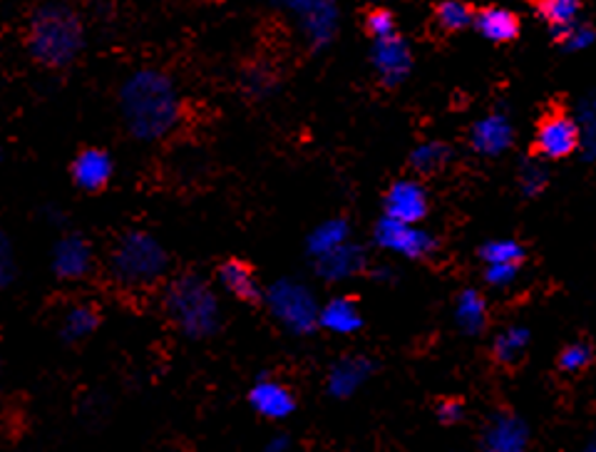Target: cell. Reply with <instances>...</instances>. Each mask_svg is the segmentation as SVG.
Listing matches in <instances>:
<instances>
[{
    "label": "cell",
    "instance_id": "cell-27",
    "mask_svg": "<svg viewBox=\"0 0 596 452\" xmlns=\"http://www.w3.org/2000/svg\"><path fill=\"white\" fill-rule=\"evenodd\" d=\"M435 17H438L440 28L451 30V33L465 30L468 25L474 23L472 8L468 3H462V0H443V3L438 5Z\"/></svg>",
    "mask_w": 596,
    "mask_h": 452
},
{
    "label": "cell",
    "instance_id": "cell-16",
    "mask_svg": "<svg viewBox=\"0 0 596 452\" xmlns=\"http://www.w3.org/2000/svg\"><path fill=\"white\" fill-rule=\"evenodd\" d=\"M75 185L85 191H100L112 179V160L105 150H83L73 162Z\"/></svg>",
    "mask_w": 596,
    "mask_h": 452
},
{
    "label": "cell",
    "instance_id": "cell-14",
    "mask_svg": "<svg viewBox=\"0 0 596 452\" xmlns=\"http://www.w3.org/2000/svg\"><path fill=\"white\" fill-rule=\"evenodd\" d=\"M249 403H252L254 411L258 415L269 417V420H283L289 417L293 411H296V400H293V393L281 386L279 380H256V386L249 393Z\"/></svg>",
    "mask_w": 596,
    "mask_h": 452
},
{
    "label": "cell",
    "instance_id": "cell-33",
    "mask_svg": "<svg viewBox=\"0 0 596 452\" xmlns=\"http://www.w3.org/2000/svg\"><path fill=\"white\" fill-rule=\"evenodd\" d=\"M592 363V348L586 343L567 346L559 355V368L565 373H579Z\"/></svg>",
    "mask_w": 596,
    "mask_h": 452
},
{
    "label": "cell",
    "instance_id": "cell-5",
    "mask_svg": "<svg viewBox=\"0 0 596 452\" xmlns=\"http://www.w3.org/2000/svg\"><path fill=\"white\" fill-rule=\"evenodd\" d=\"M266 306L274 313L279 324L296 336H306L316 326H321V311L318 303L304 284L296 281H276L269 291L264 293Z\"/></svg>",
    "mask_w": 596,
    "mask_h": 452
},
{
    "label": "cell",
    "instance_id": "cell-7",
    "mask_svg": "<svg viewBox=\"0 0 596 452\" xmlns=\"http://www.w3.org/2000/svg\"><path fill=\"white\" fill-rule=\"evenodd\" d=\"M534 147L544 160H565L582 147V133H579L576 117H569L565 112L547 115L537 127Z\"/></svg>",
    "mask_w": 596,
    "mask_h": 452
},
{
    "label": "cell",
    "instance_id": "cell-26",
    "mask_svg": "<svg viewBox=\"0 0 596 452\" xmlns=\"http://www.w3.org/2000/svg\"><path fill=\"white\" fill-rule=\"evenodd\" d=\"M579 11H582V0H540V13L551 25V30L574 25Z\"/></svg>",
    "mask_w": 596,
    "mask_h": 452
},
{
    "label": "cell",
    "instance_id": "cell-28",
    "mask_svg": "<svg viewBox=\"0 0 596 452\" xmlns=\"http://www.w3.org/2000/svg\"><path fill=\"white\" fill-rule=\"evenodd\" d=\"M480 256L485 264H522L524 249L515 239H495L480 249Z\"/></svg>",
    "mask_w": 596,
    "mask_h": 452
},
{
    "label": "cell",
    "instance_id": "cell-32",
    "mask_svg": "<svg viewBox=\"0 0 596 452\" xmlns=\"http://www.w3.org/2000/svg\"><path fill=\"white\" fill-rule=\"evenodd\" d=\"M549 174L540 162H524L520 170V187L527 197H537L540 191L547 187Z\"/></svg>",
    "mask_w": 596,
    "mask_h": 452
},
{
    "label": "cell",
    "instance_id": "cell-4",
    "mask_svg": "<svg viewBox=\"0 0 596 452\" xmlns=\"http://www.w3.org/2000/svg\"><path fill=\"white\" fill-rule=\"evenodd\" d=\"M164 268H167V251L144 231H127L112 249L110 272L123 286H132V289L150 286L162 278Z\"/></svg>",
    "mask_w": 596,
    "mask_h": 452
},
{
    "label": "cell",
    "instance_id": "cell-29",
    "mask_svg": "<svg viewBox=\"0 0 596 452\" xmlns=\"http://www.w3.org/2000/svg\"><path fill=\"white\" fill-rule=\"evenodd\" d=\"M579 133H582V150L589 160H596V95L582 100L576 110Z\"/></svg>",
    "mask_w": 596,
    "mask_h": 452
},
{
    "label": "cell",
    "instance_id": "cell-22",
    "mask_svg": "<svg viewBox=\"0 0 596 452\" xmlns=\"http://www.w3.org/2000/svg\"><path fill=\"white\" fill-rule=\"evenodd\" d=\"M527 346H530V330H527L524 326H509L495 338L492 353H495V359L499 363L512 365L522 359Z\"/></svg>",
    "mask_w": 596,
    "mask_h": 452
},
{
    "label": "cell",
    "instance_id": "cell-15",
    "mask_svg": "<svg viewBox=\"0 0 596 452\" xmlns=\"http://www.w3.org/2000/svg\"><path fill=\"white\" fill-rule=\"evenodd\" d=\"M366 268V251L356 243L345 241L341 247L316 259V272L326 281H341V278H351Z\"/></svg>",
    "mask_w": 596,
    "mask_h": 452
},
{
    "label": "cell",
    "instance_id": "cell-20",
    "mask_svg": "<svg viewBox=\"0 0 596 452\" xmlns=\"http://www.w3.org/2000/svg\"><path fill=\"white\" fill-rule=\"evenodd\" d=\"M455 321H457V328H460L465 336H480L482 330H485L487 303L482 299L480 291L465 289L460 296H457Z\"/></svg>",
    "mask_w": 596,
    "mask_h": 452
},
{
    "label": "cell",
    "instance_id": "cell-35",
    "mask_svg": "<svg viewBox=\"0 0 596 452\" xmlns=\"http://www.w3.org/2000/svg\"><path fill=\"white\" fill-rule=\"evenodd\" d=\"M366 28L373 38H388V35H395V17L383 8H378V11L368 13Z\"/></svg>",
    "mask_w": 596,
    "mask_h": 452
},
{
    "label": "cell",
    "instance_id": "cell-42",
    "mask_svg": "<svg viewBox=\"0 0 596 452\" xmlns=\"http://www.w3.org/2000/svg\"><path fill=\"white\" fill-rule=\"evenodd\" d=\"M520 3H537V0H520Z\"/></svg>",
    "mask_w": 596,
    "mask_h": 452
},
{
    "label": "cell",
    "instance_id": "cell-18",
    "mask_svg": "<svg viewBox=\"0 0 596 452\" xmlns=\"http://www.w3.org/2000/svg\"><path fill=\"white\" fill-rule=\"evenodd\" d=\"M219 281L224 289H227L239 301L254 303L264 296L262 289H258L252 266H249L246 261H239V259L224 261L219 268Z\"/></svg>",
    "mask_w": 596,
    "mask_h": 452
},
{
    "label": "cell",
    "instance_id": "cell-12",
    "mask_svg": "<svg viewBox=\"0 0 596 452\" xmlns=\"http://www.w3.org/2000/svg\"><path fill=\"white\" fill-rule=\"evenodd\" d=\"M527 440H530V430L520 417L512 413H497L482 435V448L490 452H522Z\"/></svg>",
    "mask_w": 596,
    "mask_h": 452
},
{
    "label": "cell",
    "instance_id": "cell-30",
    "mask_svg": "<svg viewBox=\"0 0 596 452\" xmlns=\"http://www.w3.org/2000/svg\"><path fill=\"white\" fill-rule=\"evenodd\" d=\"M555 38L565 46L569 52H576V50H586L592 46V42L596 40V30L592 28V25H582V23H574L569 25V28H561V30H555Z\"/></svg>",
    "mask_w": 596,
    "mask_h": 452
},
{
    "label": "cell",
    "instance_id": "cell-13",
    "mask_svg": "<svg viewBox=\"0 0 596 452\" xmlns=\"http://www.w3.org/2000/svg\"><path fill=\"white\" fill-rule=\"evenodd\" d=\"M92 266V251L90 243L85 241L80 234H71L55 243L53 251V272L55 276L73 281V278H83Z\"/></svg>",
    "mask_w": 596,
    "mask_h": 452
},
{
    "label": "cell",
    "instance_id": "cell-17",
    "mask_svg": "<svg viewBox=\"0 0 596 452\" xmlns=\"http://www.w3.org/2000/svg\"><path fill=\"white\" fill-rule=\"evenodd\" d=\"M373 373V363L368 359H341L328 373V393L333 398H351Z\"/></svg>",
    "mask_w": 596,
    "mask_h": 452
},
{
    "label": "cell",
    "instance_id": "cell-3",
    "mask_svg": "<svg viewBox=\"0 0 596 452\" xmlns=\"http://www.w3.org/2000/svg\"><path fill=\"white\" fill-rule=\"evenodd\" d=\"M164 311L187 338L202 341L219 330L221 311L212 286L196 274H179L164 289Z\"/></svg>",
    "mask_w": 596,
    "mask_h": 452
},
{
    "label": "cell",
    "instance_id": "cell-37",
    "mask_svg": "<svg viewBox=\"0 0 596 452\" xmlns=\"http://www.w3.org/2000/svg\"><path fill=\"white\" fill-rule=\"evenodd\" d=\"M13 251H11V243L3 241V284L8 286L13 281Z\"/></svg>",
    "mask_w": 596,
    "mask_h": 452
},
{
    "label": "cell",
    "instance_id": "cell-41",
    "mask_svg": "<svg viewBox=\"0 0 596 452\" xmlns=\"http://www.w3.org/2000/svg\"><path fill=\"white\" fill-rule=\"evenodd\" d=\"M589 450H594V452H596V435H594L592 442H589Z\"/></svg>",
    "mask_w": 596,
    "mask_h": 452
},
{
    "label": "cell",
    "instance_id": "cell-36",
    "mask_svg": "<svg viewBox=\"0 0 596 452\" xmlns=\"http://www.w3.org/2000/svg\"><path fill=\"white\" fill-rule=\"evenodd\" d=\"M462 415H465V407L460 400H443V403L438 405V417H440V423H445V425L460 423Z\"/></svg>",
    "mask_w": 596,
    "mask_h": 452
},
{
    "label": "cell",
    "instance_id": "cell-23",
    "mask_svg": "<svg viewBox=\"0 0 596 452\" xmlns=\"http://www.w3.org/2000/svg\"><path fill=\"white\" fill-rule=\"evenodd\" d=\"M345 241H348V224L343 219H331L314 229V234L308 237V254L318 259Z\"/></svg>",
    "mask_w": 596,
    "mask_h": 452
},
{
    "label": "cell",
    "instance_id": "cell-10",
    "mask_svg": "<svg viewBox=\"0 0 596 452\" xmlns=\"http://www.w3.org/2000/svg\"><path fill=\"white\" fill-rule=\"evenodd\" d=\"M385 216L397 222L418 224L426 219L428 214V194L418 181L413 179H401L388 189L385 194Z\"/></svg>",
    "mask_w": 596,
    "mask_h": 452
},
{
    "label": "cell",
    "instance_id": "cell-9",
    "mask_svg": "<svg viewBox=\"0 0 596 452\" xmlns=\"http://www.w3.org/2000/svg\"><path fill=\"white\" fill-rule=\"evenodd\" d=\"M370 63H373L380 83L385 87H397L413 70V55L408 42H405L401 35L376 38V46L370 50Z\"/></svg>",
    "mask_w": 596,
    "mask_h": 452
},
{
    "label": "cell",
    "instance_id": "cell-6",
    "mask_svg": "<svg viewBox=\"0 0 596 452\" xmlns=\"http://www.w3.org/2000/svg\"><path fill=\"white\" fill-rule=\"evenodd\" d=\"M376 243L405 259H428L438 249V239L433 234L420 229L416 224L391 219V216H383L378 222Z\"/></svg>",
    "mask_w": 596,
    "mask_h": 452
},
{
    "label": "cell",
    "instance_id": "cell-24",
    "mask_svg": "<svg viewBox=\"0 0 596 452\" xmlns=\"http://www.w3.org/2000/svg\"><path fill=\"white\" fill-rule=\"evenodd\" d=\"M100 324L98 311L88 303H80V306H73L71 311L65 313L63 318V338L67 343L83 341V338H88L94 328Z\"/></svg>",
    "mask_w": 596,
    "mask_h": 452
},
{
    "label": "cell",
    "instance_id": "cell-21",
    "mask_svg": "<svg viewBox=\"0 0 596 452\" xmlns=\"http://www.w3.org/2000/svg\"><path fill=\"white\" fill-rule=\"evenodd\" d=\"M321 326L331 334H356V330L363 326V316L356 306V301L345 299V296H339V299H331L321 309Z\"/></svg>",
    "mask_w": 596,
    "mask_h": 452
},
{
    "label": "cell",
    "instance_id": "cell-31",
    "mask_svg": "<svg viewBox=\"0 0 596 452\" xmlns=\"http://www.w3.org/2000/svg\"><path fill=\"white\" fill-rule=\"evenodd\" d=\"M244 87L246 92H252L254 98H266L276 90V75L274 70L264 67V65H254L244 73Z\"/></svg>",
    "mask_w": 596,
    "mask_h": 452
},
{
    "label": "cell",
    "instance_id": "cell-40",
    "mask_svg": "<svg viewBox=\"0 0 596 452\" xmlns=\"http://www.w3.org/2000/svg\"><path fill=\"white\" fill-rule=\"evenodd\" d=\"M271 3H276V5H293V3H296V0H271Z\"/></svg>",
    "mask_w": 596,
    "mask_h": 452
},
{
    "label": "cell",
    "instance_id": "cell-19",
    "mask_svg": "<svg viewBox=\"0 0 596 452\" xmlns=\"http://www.w3.org/2000/svg\"><path fill=\"white\" fill-rule=\"evenodd\" d=\"M474 28L490 42H512L520 35V21L507 8H485L474 15Z\"/></svg>",
    "mask_w": 596,
    "mask_h": 452
},
{
    "label": "cell",
    "instance_id": "cell-38",
    "mask_svg": "<svg viewBox=\"0 0 596 452\" xmlns=\"http://www.w3.org/2000/svg\"><path fill=\"white\" fill-rule=\"evenodd\" d=\"M274 442V445H269V448H266V450H287V438H276V440H271Z\"/></svg>",
    "mask_w": 596,
    "mask_h": 452
},
{
    "label": "cell",
    "instance_id": "cell-8",
    "mask_svg": "<svg viewBox=\"0 0 596 452\" xmlns=\"http://www.w3.org/2000/svg\"><path fill=\"white\" fill-rule=\"evenodd\" d=\"M291 11L296 13V21L310 46L316 50L331 46L335 30H339V8L333 5V0H296Z\"/></svg>",
    "mask_w": 596,
    "mask_h": 452
},
{
    "label": "cell",
    "instance_id": "cell-1",
    "mask_svg": "<svg viewBox=\"0 0 596 452\" xmlns=\"http://www.w3.org/2000/svg\"><path fill=\"white\" fill-rule=\"evenodd\" d=\"M119 112L135 139L160 142L179 125V92L172 77L160 70H137L119 87Z\"/></svg>",
    "mask_w": 596,
    "mask_h": 452
},
{
    "label": "cell",
    "instance_id": "cell-25",
    "mask_svg": "<svg viewBox=\"0 0 596 452\" xmlns=\"http://www.w3.org/2000/svg\"><path fill=\"white\" fill-rule=\"evenodd\" d=\"M451 147L445 142H426L410 152V167L418 174H435L451 162Z\"/></svg>",
    "mask_w": 596,
    "mask_h": 452
},
{
    "label": "cell",
    "instance_id": "cell-39",
    "mask_svg": "<svg viewBox=\"0 0 596 452\" xmlns=\"http://www.w3.org/2000/svg\"><path fill=\"white\" fill-rule=\"evenodd\" d=\"M373 276H376V278H393V272H391V268H380V272L376 268Z\"/></svg>",
    "mask_w": 596,
    "mask_h": 452
},
{
    "label": "cell",
    "instance_id": "cell-34",
    "mask_svg": "<svg viewBox=\"0 0 596 452\" xmlns=\"http://www.w3.org/2000/svg\"><path fill=\"white\" fill-rule=\"evenodd\" d=\"M520 274V264H487L485 268V281L495 289H507Z\"/></svg>",
    "mask_w": 596,
    "mask_h": 452
},
{
    "label": "cell",
    "instance_id": "cell-2",
    "mask_svg": "<svg viewBox=\"0 0 596 452\" xmlns=\"http://www.w3.org/2000/svg\"><path fill=\"white\" fill-rule=\"evenodd\" d=\"M85 42L83 23L71 5L42 3L28 23V52L50 70L67 67L80 55Z\"/></svg>",
    "mask_w": 596,
    "mask_h": 452
},
{
    "label": "cell",
    "instance_id": "cell-11",
    "mask_svg": "<svg viewBox=\"0 0 596 452\" xmlns=\"http://www.w3.org/2000/svg\"><path fill=\"white\" fill-rule=\"evenodd\" d=\"M512 125L503 112H492V115L478 120L472 125L470 145L472 150L482 156H499L512 147Z\"/></svg>",
    "mask_w": 596,
    "mask_h": 452
}]
</instances>
